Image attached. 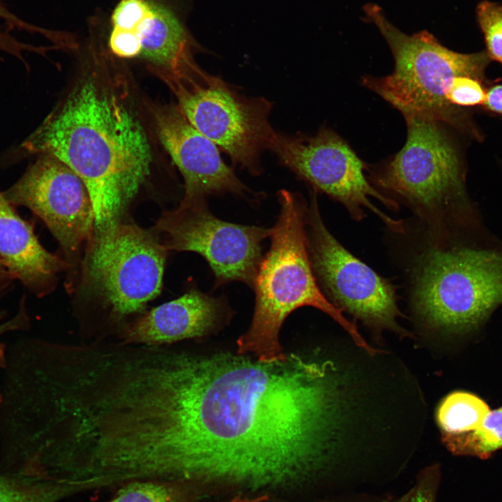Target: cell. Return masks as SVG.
<instances>
[{
	"label": "cell",
	"instance_id": "1",
	"mask_svg": "<svg viewBox=\"0 0 502 502\" xmlns=\"http://www.w3.org/2000/svg\"><path fill=\"white\" fill-rule=\"evenodd\" d=\"M333 370L296 353L266 363L160 352L134 400L135 476L252 491L305 485L335 452Z\"/></svg>",
	"mask_w": 502,
	"mask_h": 502
},
{
	"label": "cell",
	"instance_id": "2",
	"mask_svg": "<svg viewBox=\"0 0 502 502\" xmlns=\"http://www.w3.org/2000/svg\"><path fill=\"white\" fill-rule=\"evenodd\" d=\"M22 157L48 155L85 184L94 234L123 222L150 174L151 151L139 121L93 77L79 83L18 146Z\"/></svg>",
	"mask_w": 502,
	"mask_h": 502
},
{
	"label": "cell",
	"instance_id": "3",
	"mask_svg": "<svg viewBox=\"0 0 502 502\" xmlns=\"http://www.w3.org/2000/svg\"><path fill=\"white\" fill-rule=\"evenodd\" d=\"M278 199L280 212L271 228V247L262 257L252 286L255 292L252 320L237 340L238 353H251L266 363L285 359L287 354L279 340L281 326L294 310L312 306L330 316L358 347L374 355L376 350L318 286L307 249L305 200L285 190L278 192Z\"/></svg>",
	"mask_w": 502,
	"mask_h": 502
},
{
	"label": "cell",
	"instance_id": "4",
	"mask_svg": "<svg viewBox=\"0 0 502 502\" xmlns=\"http://www.w3.org/2000/svg\"><path fill=\"white\" fill-rule=\"evenodd\" d=\"M364 21L373 23L387 42L395 67L388 75L364 77L362 84L399 110L404 117L432 119L457 128L467 124L462 109L447 97L454 79L469 76L480 81L489 62L485 51L462 54L442 45L426 30L401 31L375 3L363 7Z\"/></svg>",
	"mask_w": 502,
	"mask_h": 502
},
{
	"label": "cell",
	"instance_id": "5",
	"mask_svg": "<svg viewBox=\"0 0 502 502\" xmlns=\"http://www.w3.org/2000/svg\"><path fill=\"white\" fill-rule=\"evenodd\" d=\"M412 303L429 326L475 328L502 303V250L429 248L417 259Z\"/></svg>",
	"mask_w": 502,
	"mask_h": 502
},
{
	"label": "cell",
	"instance_id": "6",
	"mask_svg": "<svg viewBox=\"0 0 502 502\" xmlns=\"http://www.w3.org/2000/svg\"><path fill=\"white\" fill-rule=\"evenodd\" d=\"M404 119L405 144L376 167H368L370 179L436 225L446 215L468 207L459 152L445 124L414 116Z\"/></svg>",
	"mask_w": 502,
	"mask_h": 502
},
{
	"label": "cell",
	"instance_id": "7",
	"mask_svg": "<svg viewBox=\"0 0 502 502\" xmlns=\"http://www.w3.org/2000/svg\"><path fill=\"white\" fill-rule=\"evenodd\" d=\"M167 251L153 230L121 222L86 245L78 289L117 318L140 312L161 291Z\"/></svg>",
	"mask_w": 502,
	"mask_h": 502
},
{
	"label": "cell",
	"instance_id": "8",
	"mask_svg": "<svg viewBox=\"0 0 502 502\" xmlns=\"http://www.w3.org/2000/svg\"><path fill=\"white\" fill-rule=\"evenodd\" d=\"M188 121L250 174L261 173L260 156L275 130L269 121L272 103L248 98L222 79L206 74L190 80L164 82Z\"/></svg>",
	"mask_w": 502,
	"mask_h": 502
},
{
	"label": "cell",
	"instance_id": "9",
	"mask_svg": "<svg viewBox=\"0 0 502 502\" xmlns=\"http://www.w3.org/2000/svg\"><path fill=\"white\" fill-rule=\"evenodd\" d=\"M268 149L279 162L314 190L340 202L351 217L360 220L364 208L370 210L396 233L404 232L403 224L376 207L375 198L390 210L397 203L380 193L368 181L365 171L368 165L351 146L333 130L323 126L312 135H289L275 131Z\"/></svg>",
	"mask_w": 502,
	"mask_h": 502
},
{
	"label": "cell",
	"instance_id": "10",
	"mask_svg": "<svg viewBox=\"0 0 502 502\" xmlns=\"http://www.w3.org/2000/svg\"><path fill=\"white\" fill-rule=\"evenodd\" d=\"M307 249L312 267L328 299L375 330L406 335L395 287L351 254L329 232L321 218L316 192L306 215Z\"/></svg>",
	"mask_w": 502,
	"mask_h": 502
},
{
	"label": "cell",
	"instance_id": "11",
	"mask_svg": "<svg viewBox=\"0 0 502 502\" xmlns=\"http://www.w3.org/2000/svg\"><path fill=\"white\" fill-rule=\"evenodd\" d=\"M152 230L161 234L167 250L199 253L215 277V287L240 281L252 287L262 259V242L271 229L220 220L208 210L206 200L181 202L162 213Z\"/></svg>",
	"mask_w": 502,
	"mask_h": 502
},
{
	"label": "cell",
	"instance_id": "12",
	"mask_svg": "<svg viewBox=\"0 0 502 502\" xmlns=\"http://www.w3.org/2000/svg\"><path fill=\"white\" fill-rule=\"evenodd\" d=\"M1 192L13 206L29 208L44 222L70 266L93 236L94 211L85 184L53 156L36 155L22 176Z\"/></svg>",
	"mask_w": 502,
	"mask_h": 502
},
{
	"label": "cell",
	"instance_id": "13",
	"mask_svg": "<svg viewBox=\"0 0 502 502\" xmlns=\"http://www.w3.org/2000/svg\"><path fill=\"white\" fill-rule=\"evenodd\" d=\"M153 116L159 139L184 179L181 202L250 192L222 160L218 147L188 121L177 105L155 107Z\"/></svg>",
	"mask_w": 502,
	"mask_h": 502
},
{
	"label": "cell",
	"instance_id": "14",
	"mask_svg": "<svg viewBox=\"0 0 502 502\" xmlns=\"http://www.w3.org/2000/svg\"><path fill=\"white\" fill-rule=\"evenodd\" d=\"M149 9L132 31L140 45L142 57L162 79H197L206 73L196 63L202 50L186 26L180 8L159 0H149Z\"/></svg>",
	"mask_w": 502,
	"mask_h": 502
},
{
	"label": "cell",
	"instance_id": "15",
	"mask_svg": "<svg viewBox=\"0 0 502 502\" xmlns=\"http://www.w3.org/2000/svg\"><path fill=\"white\" fill-rule=\"evenodd\" d=\"M222 298L191 289L127 326V342L156 345L200 337L214 329L225 312Z\"/></svg>",
	"mask_w": 502,
	"mask_h": 502
},
{
	"label": "cell",
	"instance_id": "16",
	"mask_svg": "<svg viewBox=\"0 0 502 502\" xmlns=\"http://www.w3.org/2000/svg\"><path fill=\"white\" fill-rule=\"evenodd\" d=\"M13 206L0 192V261L13 278L45 296L54 289L58 273L70 266L43 248Z\"/></svg>",
	"mask_w": 502,
	"mask_h": 502
},
{
	"label": "cell",
	"instance_id": "17",
	"mask_svg": "<svg viewBox=\"0 0 502 502\" xmlns=\"http://www.w3.org/2000/svg\"><path fill=\"white\" fill-rule=\"evenodd\" d=\"M22 474L0 476V502H58L87 492L80 482L24 472Z\"/></svg>",
	"mask_w": 502,
	"mask_h": 502
},
{
	"label": "cell",
	"instance_id": "18",
	"mask_svg": "<svg viewBox=\"0 0 502 502\" xmlns=\"http://www.w3.org/2000/svg\"><path fill=\"white\" fill-rule=\"evenodd\" d=\"M490 411L487 403L474 394L464 391L450 393L443 399L436 411L441 436L475 430Z\"/></svg>",
	"mask_w": 502,
	"mask_h": 502
},
{
	"label": "cell",
	"instance_id": "19",
	"mask_svg": "<svg viewBox=\"0 0 502 502\" xmlns=\"http://www.w3.org/2000/svg\"><path fill=\"white\" fill-rule=\"evenodd\" d=\"M447 448L455 455L487 458L502 448V406L490 411L475 430L441 436Z\"/></svg>",
	"mask_w": 502,
	"mask_h": 502
},
{
	"label": "cell",
	"instance_id": "20",
	"mask_svg": "<svg viewBox=\"0 0 502 502\" xmlns=\"http://www.w3.org/2000/svg\"><path fill=\"white\" fill-rule=\"evenodd\" d=\"M195 487L176 481L136 480L118 487L105 502H189Z\"/></svg>",
	"mask_w": 502,
	"mask_h": 502
},
{
	"label": "cell",
	"instance_id": "21",
	"mask_svg": "<svg viewBox=\"0 0 502 502\" xmlns=\"http://www.w3.org/2000/svg\"><path fill=\"white\" fill-rule=\"evenodd\" d=\"M476 19L489 59L502 64V5L484 0L476 7Z\"/></svg>",
	"mask_w": 502,
	"mask_h": 502
},
{
	"label": "cell",
	"instance_id": "22",
	"mask_svg": "<svg viewBox=\"0 0 502 502\" xmlns=\"http://www.w3.org/2000/svg\"><path fill=\"white\" fill-rule=\"evenodd\" d=\"M485 90L482 81L469 76L456 77L447 99L454 107L461 109L482 105L485 99Z\"/></svg>",
	"mask_w": 502,
	"mask_h": 502
},
{
	"label": "cell",
	"instance_id": "23",
	"mask_svg": "<svg viewBox=\"0 0 502 502\" xmlns=\"http://www.w3.org/2000/svg\"><path fill=\"white\" fill-rule=\"evenodd\" d=\"M149 0H121L111 17L112 28L132 31L149 9Z\"/></svg>",
	"mask_w": 502,
	"mask_h": 502
},
{
	"label": "cell",
	"instance_id": "24",
	"mask_svg": "<svg viewBox=\"0 0 502 502\" xmlns=\"http://www.w3.org/2000/svg\"><path fill=\"white\" fill-rule=\"evenodd\" d=\"M439 471L436 466L425 469L414 487L398 502H436Z\"/></svg>",
	"mask_w": 502,
	"mask_h": 502
},
{
	"label": "cell",
	"instance_id": "25",
	"mask_svg": "<svg viewBox=\"0 0 502 502\" xmlns=\"http://www.w3.org/2000/svg\"><path fill=\"white\" fill-rule=\"evenodd\" d=\"M111 51L121 58L137 57L140 54V45L132 31L113 28L109 37Z\"/></svg>",
	"mask_w": 502,
	"mask_h": 502
},
{
	"label": "cell",
	"instance_id": "26",
	"mask_svg": "<svg viewBox=\"0 0 502 502\" xmlns=\"http://www.w3.org/2000/svg\"><path fill=\"white\" fill-rule=\"evenodd\" d=\"M0 18L3 20L10 28L21 31L38 33L40 27L24 21L17 15L10 11L0 0Z\"/></svg>",
	"mask_w": 502,
	"mask_h": 502
},
{
	"label": "cell",
	"instance_id": "27",
	"mask_svg": "<svg viewBox=\"0 0 502 502\" xmlns=\"http://www.w3.org/2000/svg\"><path fill=\"white\" fill-rule=\"evenodd\" d=\"M21 304L22 305L17 313L13 317L0 324V336L10 331L27 328L29 318L24 305V302H22Z\"/></svg>",
	"mask_w": 502,
	"mask_h": 502
},
{
	"label": "cell",
	"instance_id": "28",
	"mask_svg": "<svg viewBox=\"0 0 502 502\" xmlns=\"http://www.w3.org/2000/svg\"><path fill=\"white\" fill-rule=\"evenodd\" d=\"M482 105L491 112L502 114V83L493 85L485 91Z\"/></svg>",
	"mask_w": 502,
	"mask_h": 502
},
{
	"label": "cell",
	"instance_id": "29",
	"mask_svg": "<svg viewBox=\"0 0 502 502\" xmlns=\"http://www.w3.org/2000/svg\"><path fill=\"white\" fill-rule=\"evenodd\" d=\"M10 279L13 277L0 261V291L6 287Z\"/></svg>",
	"mask_w": 502,
	"mask_h": 502
},
{
	"label": "cell",
	"instance_id": "30",
	"mask_svg": "<svg viewBox=\"0 0 502 502\" xmlns=\"http://www.w3.org/2000/svg\"><path fill=\"white\" fill-rule=\"evenodd\" d=\"M268 499V496L266 495L248 498L241 496H238L227 502H263Z\"/></svg>",
	"mask_w": 502,
	"mask_h": 502
},
{
	"label": "cell",
	"instance_id": "31",
	"mask_svg": "<svg viewBox=\"0 0 502 502\" xmlns=\"http://www.w3.org/2000/svg\"><path fill=\"white\" fill-rule=\"evenodd\" d=\"M7 356L5 344L0 341V368H4L6 365ZM2 403V395L0 393V406Z\"/></svg>",
	"mask_w": 502,
	"mask_h": 502
},
{
	"label": "cell",
	"instance_id": "32",
	"mask_svg": "<svg viewBox=\"0 0 502 502\" xmlns=\"http://www.w3.org/2000/svg\"><path fill=\"white\" fill-rule=\"evenodd\" d=\"M142 354H143V353H142ZM140 357H141V356H140ZM137 358H136V359H137ZM136 359H135V360H136ZM135 360H134V361H135ZM134 361H133V362H134ZM133 362H132V363H133ZM132 363H131V364H132ZM131 364H130V365H131ZM129 367H130V366H129ZM128 368H127V369H128ZM125 372H124V374H125ZM124 374H123V375H124ZM123 376H122V378H123ZM122 378H121V379H122ZM121 381H120V382H121ZM120 382H119V383H120ZM118 386H119V385H118ZM118 386H117V387H118ZM117 387H116V388H117ZM115 392H116V390H115ZM115 392H114V394H115ZM113 400H114V397H113ZM113 400H112V404H113ZM111 413H112V411H111ZM110 417H111V414H110ZM109 422H110V418H109ZM109 439H110V431H109ZM109 466H110V462H109ZM110 469H111V466H110ZM111 471H112V469H111Z\"/></svg>",
	"mask_w": 502,
	"mask_h": 502
}]
</instances>
